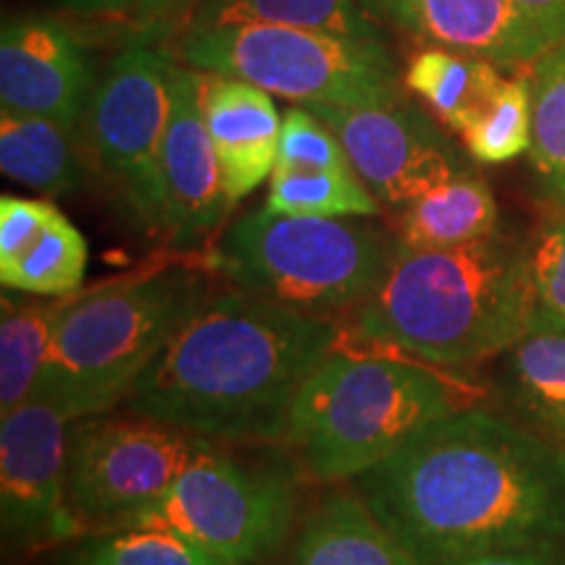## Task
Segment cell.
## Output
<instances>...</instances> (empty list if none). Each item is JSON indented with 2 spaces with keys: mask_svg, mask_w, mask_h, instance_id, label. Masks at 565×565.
<instances>
[{
  "mask_svg": "<svg viewBox=\"0 0 565 565\" xmlns=\"http://www.w3.org/2000/svg\"><path fill=\"white\" fill-rule=\"evenodd\" d=\"M393 249L383 231L356 217L263 207L223 233L212 265L246 294L328 317L370 299Z\"/></svg>",
  "mask_w": 565,
  "mask_h": 565,
  "instance_id": "8992f818",
  "label": "cell"
},
{
  "mask_svg": "<svg viewBox=\"0 0 565 565\" xmlns=\"http://www.w3.org/2000/svg\"><path fill=\"white\" fill-rule=\"evenodd\" d=\"M498 202L475 168L422 194L401 212L398 244L412 249H450L498 233Z\"/></svg>",
  "mask_w": 565,
  "mask_h": 565,
  "instance_id": "d6986e66",
  "label": "cell"
},
{
  "mask_svg": "<svg viewBox=\"0 0 565 565\" xmlns=\"http://www.w3.org/2000/svg\"><path fill=\"white\" fill-rule=\"evenodd\" d=\"M466 150L479 162H508L532 147V82L505 79L490 105L463 134Z\"/></svg>",
  "mask_w": 565,
  "mask_h": 565,
  "instance_id": "83f0119b",
  "label": "cell"
},
{
  "mask_svg": "<svg viewBox=\"0 0 565 565\" xmlns=\"http://www.w3.org/2000/svg\"><path fill=\"white\" fill-rule=\"evenodd\" d=\"M505 76L492 61L445 47H429L408 63L406 84L416 92L445 126L463 134L482 113Z\"/></svg>",
  "mask_w": 565,
  "mask_h": 565,
  "instance_id": "7402d4cb",
  "label": "cell"
},
{
  "mask_svg": "<svg viewBox=\"0 0 565 565\" xmlns=\"http://www.w3.org/2000/svg\"><path fill=\"white\" fill-rule=\"evenodd\" d=\"M515 3L540 26L550 45L565 40V0H515Z\"/></svg>",
  "mask_w": 565,
  "mask_h": 565,
  "instance_id": "d6a6232c",
  "label": "cell"
},
{
  "mask_svg": "<svg viewBox=\"0 0 565 565\" xmlns=\"http://www.w3.org/2000/svg\"><path fill=\"white\" fill-rule=\"evenodd\" d=\"M458 565H565V532L529 542V545L479 555Z\"/></svg>",
  "mask_w": 565,
  "mask_h": 565,
  "instance_id": "1f68e13d",
  "label": "cell"
},
{
  "mask_svg": "<svg viewBox=\"0 0 565 565\" xmlns=\"http://www.w3.org/2000/svg\"><path fill=\"white\" fill-rule=\"evenodd\" d=\"M463 401L456 380L422 362L333 349L296 395L286 443L322 482L356 479Z\"/></svg>",
  "mask_w": 565,
  "mask_h": 565,
  "instance_id": "277c9868",
  "label": "cell"
},
{
  "mask_svg": "<svg viewBox=\"0 0 565 565\" xmlns=\"http://www.w3.org/2000/svg\"><path fill=\"white\" fill-rule=\"evenodd\" d=\"M87 242L58 207L38 236L9 263H0L6 291L26 296H74L87 273Z\"/></svg>",
  "mask_w": 565,
  "mask_h": 565,
  "instance_id": "cb8c5ba5",
  "label": "cell"
},
{
  "mask_svg": "<svg viewBox=\"0 0 565 565\" xmlns=\"http://www.w3.org/2000/svg\"><path fill=\"white\" fill-rule=\"evenodd\" d=\"M82 45L47 19H9L0 32V105L76 129L92 100Z\"/></svg>",
  "mask_w": 565,
  "mask_h": 565,
  "instance_id": "5bb4252c",
  "label": "cell"
},
{
  "mask_svg": "<svg viewBox=\"0 0 565 565\" xmlns=\"http://www.w3.org/2000/svg\"><path fill=\"white\" fill-rule=\"evenodd\" d=\"M529 158L547 192L565 207V40L534 66Z\"/></svg>",
  "mask_w": 565,
  "mask_h": 565,
  "instance_id": "484cf974",
  "label": "cell"
},
{
  "mask_svg": "<svg viewBox=\"0 0 565 565\" xmlns=\"http://www.w3.org/2000/svg\"><path fill=\"white\" fill-rule=\"evenodd\" d=\"M353 482L422 565L565 532V445L482 408L429 424Z\"/></svg>",
  "mask_w": 565,
  "mask_h": 565,
  "instance_id": "6da1fadb",
  "label": "cell"
},
{
  "mask_svg": "<svg viewBox=\"0 0 565 565\" xmlns=\"http://www.w3.org/2000/svg\"><path fill=\"white\" fill-rule=\"evenodd\" d=\"M181 58L196 71L257 84L301 105H374L398 100L395 63L383 40L236 24L189 30Z\"/></svg>",
  "mask_w": 565,
  "mask_h": 565,
  "instance_id": "52a82bcc",
  "label": "cell"
},
{
  "mask_svg": "<svg viewBox=\"0 0 565 565\" xmlns=\"http://www.w3.org/2000/svg\"><path fill=\"white\" fill-rule=\"evenodd\" d=\"M204 121L221 160L223 186L236 204L249 196L278 162L282 121L270 92L233 76H204Z\"/></svg>",
  "mask_w": 565,
  "mask_h": 565,
  "instance_id": "2e32d148",
  "label": "cell"
},
{
  "mask_svg": "<svg viewBox=\"0 0 565 565\" xmlns=\"http://www.w3.org/2000/svg\"><path fill=\"white\" fill-rule=\"evenodd\" d=\"M401 30L494 66H524L545 55L550 42L515 0H364Z\"/></svg>",
  "mask_w": 565,
  "mask_h": 565,
  "instance_id": "9a60e30c",
  "label": "cell"
},
{
  "mask_svg": "<svg viewBox=\"0 0 565 565\" xmlns=\"http://www.w3.org/2000/svg\"><path fill=\"white\" fill-rule=\"evenodd\" d=\"M55 204L6 194L0 200V263H9L38 236Z\"/></svg>",
  "mask_w": 565,
  "mask_h": 565,
  "instance_id": "4dcf8cb0",
  "label": "cell"
},
{
  "mask_svg": "<svg viewBox=\"0 0 565 565\" xmlns=\"http://www.w3.org/2000/svg\"><path fill=\"white\" fill-rule=\"evenodd\" d=\"M288 565H422L359 492H333L303 524Z\"/></svg>",
  "mask_w": 565,
  "mask_h": 565,
  "instance_id": "e0dca14e",
  "label": "cell"
},
{
  "mask_svg": "<svg viewBox=\"0 0 565 565\" xmlns=\"http://www.w3.org/2000/svg\"><path fill=\"white\" fill-rule=\"evenodd\" d=\"M207 296V278L183 265L74 296L55 328L34 398L58 406L71 422L124 404L141 372Z\"/></svg>",
  "mask_w": 565,
  "mask_h": 565,
  "instance_id": "5b68a950",
  "label": "cell"
},
{
  "mask_svg": "<svg viewBox=\"0 0 565 565\" xmlns=\"http://www.w3.org/2000/svg\"><path fill=\"white\" fill-rule=\"evenodd\" d=\"M526 259L534 288V320L565 328V207L529 238Z\"/></svg>",
  "mask_w": 565,
  "mask_h": 565,
  "instance_id": "f546056e",
  "label": "cell"
},
{
  "mask_svg": "<svg viewBox=\"0 0 565 565\" xmlns=\"http://www.w3.org/2000/svg\"><path fill=\"white\" fill-rule=\"evenodd\" d=\"M335 341L322 315L242 288L210 294L124 404L207 440H286L296 395Z\"/></svg>",
  "mask_w": 565,
  "mask_h": 565,
  "instance_id": "7a4b0ae2",
  "label": "cell"
},
{
  "mask_svg": "<svg viewBox=\"0 0 565 565\" xmlns=\"http://www.w3.org/2000/svg\"><path fill=\"white\" fill-rule=\"evenodd\" d=\"M173 63L147 45H131L110 63L87 108L95 158L121 189L137 221L162 233L160 150L171 113Z\"/></svg>",
  "mask_w": 565,
  "mask_h": 565,
  "instance_id": "30bf717a",
  "label": "cell"
},
{
  "mask_svg": "<svg viewBox=\"0 0 565 565\" xmlns=\"http://www.w3.org/2000/svg\"><path fill=\"white\" fill-rule=\"evenodd\" d=\"M341 139L353 171L387 207L404 210L471 162L419 110L398 100L374 105H307Z\"/></svg>",
  "mask_w": 565,
  "mask_h": 565,
  "instance_id": "7c38bea8",
  "label": "cell"
},
{
  "mask_svg": "<svg viewBox=\"0 0 565 565\" xmlns=\"http://www.w3.org/2000/svg\"><path fill=\"white\" fill-rule=\"evenodd\" d=\"M534 320L526 246L492 236L450 249L395 242L377 288L353 309L364 341L440 366L505 353Z\"/></svg>",
  "mask_w": 565,
  "mask_h": 565,
  "instance_id": "3957f363",
  "label": "cell"
},
{
  "mask_svg": "<svg viewBox=\"0 0 565 565\" xmlns=\"http://www.w3.org/2000/svg\"><path fill=\"white\" fill-rule=\"evenodd\" d=\"M294 519L296 490L286 477L212 445L158 505L126 526L171 529L231 565H259L282 547Z\"/></svg>",
  "mask_w": 565,
  "mask_h": 565,
  "instance_id": "9c48e42d",
  "label": "cell"
},
{
  "mask_svg": "<svg viewBox=\"0 0 565 565\" xmlns=\"http://www.w3.org/2000/svg\"><path fill=\"white\" fill-rule=\"evenodd\" d=\"M503 393L536 433L565 445V328L529 324L503 353Z\"/></svg>",
  "mask_w": 565,
  "mask_h": 565,
  "instance_id": "ac0fdd59",
  "label": "cell"
},
{
  "mask_svg": "<svg viewBox=\"0 0 565 565\" xmlns=\"http://www.w3.org/2000/svg\"><path fill=\"white\" fill-rule=\"evenodd\" d=\"M68 424L58 406L42 398L3 416L0 532L9 553L63 545L84 534L66 492Z\"/></svg>",
  "mask_w": 565,
  "mask_h": 565,
  "instance_id": "8fae6325",
  "label": "cell"
},
{
  "mask_svg": "<svg viewBox=\"0 0 565 565\" xmlns=\"http://www.w3.org/2000/svg\"><path fill=\"white\" fill-rule=\"evenodd\" d=\"M53 3L76 13H124L137 9V0H53Z\"/></svg>",
  "mask_w": 565,
  "mask_h": 565,
  "instance_id": "e575fe53",
  "label": "cell"
},
{
  "mask_svg": "<svg viewBox=\"0 0 565 565\" xmlns=\"http://www.w3.org/2000/svg\"><path fill=\"white\" fill-rule=\"evenodd\" d=\"M236 24H275L383 40L364 0H202L189 30Z\"/></svg>",
  "mask_w": 565,
  "mask_h": 565,
  "instance_id": "603a6c76",
  "label": "cell"
},
{
  "mask_svg": "<svg viewBox=\"0 0 565 565\" xmlns=\"http://www.w3.org/2000/svg\"><path fill=\"white\" fill-rule=\"evenodd\" d=\"M200 0H137V19L145 26H162L171 21L186 17L189 11L194 13Z\"/></svg>",
  "mask_w": 565,
  "mask_h": 565,
  "instance_id": "836d02e7",
  "label": "cell"
},
{
  "mask_svg": "<svg viewBox=\"0 0 565 565\" xmlns=\"http://www.w3.org/2000/svg\"><path fill=\"white\" fill-rule=\"evenodd\" d=\"M74 296L11 299L0 315V414L17 412L38 395L47 351L63 309Z\"/></svg>",
  "mask_w": 565,
  "mask_h": 565,
  "instance_id": "44dd1931",
  "label": "cell"
},
{
  "mask_svg": "<svg viewBox=\"0 0 565 565\" xmlns=\"http://www.w3.org/2000/svg\"><path fill=\"white\" fill-rule=\"evenodd\" d=\"M204 76L173 68L171 113L160 150L162 233L179 249H196L221 228L233 207L221 160L204 121Z\"/></svg>",
  "mask_w": 565,
  "mask_h": 565,
  "instance_id": "4fadbf2b",
  "label": "cell"
},
{
  "mask_svg": "<svg viewBox=\"0 0 565 565\" xmlns=\"http://www.w3.org/2000/svg\"><path fill=\"white\" fill-rule=\"evenodd\" d=\"M265 207L286 215L372 217L380 200L356 171H273Z\"/></svg>",
  "mask_w": 565,
  "mask_h": 565,
  "instance_id": "4316f807",
  "label": "cell"
},
{
  "mask_svg": "<svg viewBox=\"0 0 565 565\" xmlns=\"http://www.w3.org/2000/svg\"><path fill=\"white\" fill-rule=\"evenodd\" d=\"M0 171L42 194L76 192L84 166L74 129L45 116L0 113Z\"/></svg>",
  "mask_w": 565,
  "mask_h": 565,
  "instance_id": "ffe728a7",
  "label": "cell"
},
{
  "mask_svg": "<svg viewBox=\"0 0 565 565\" xmlns=\"http://www.w3.org/2000/svg\"><path fill=\"white\" fill-rule=\"evenodd\" d=\"M58 565H231L183 534L158 526L89 532L63 553Z\"/></svg>",
  "mask_w": 565,
  "mask_h": 565,
  "instance_id": "d4e9b609",
  "label": "cell"
},
{
  "mask_svg": "<svg viewBox=\"0 0 565 565\" xmlns=\"http://www.w3.org/2000/svg\"><path fill=\"white\" fill-rule=\"evenodd\" d=\"M275 171H353V166L335 131L303 105L282 116Z\"/></svg>",
  "mask_w": 565,
  "mask_h": 565,
  "instance_id": "f1b7e54d",
  "label": "cell"
},
{
  "mask_svg": "<svg viewBox=\"0 0 565 565\" xmlns=\"http://www.w3.org/2000/svg\"><path fill=\"white\" fill-rule=\"evenodd\" d=\"M215 440L134 414H92L68 424L66 492L84 532L126 526L166 498Z\"/></svg>",
  "mask_w": 565,
  "mask_h": 565,
  "instance_id": "ba28073f",
  "label": "cell"
}]
</instances>
